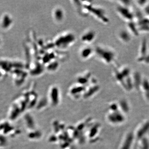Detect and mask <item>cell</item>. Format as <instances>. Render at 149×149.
Masks as SVG:
<instances>
[{"mask_svg": "<svg viewBox=\"0 0 149 149\" xmlns=\"http://www.w3.org/2000/svg\"><path fill=\"white\" fill-rule=\"evenodd\" d=\"M146 57L147 60H145V61L147 64H149V55L148 56H147Z\"/></svg>", "mask_w": 149, "mask_h": 149, "instance_id": "8fae6325", "label": "cell"}, {"mask_svg": "<svg viewBox=\"0 0 149 149\" xmlns=\"http://www.w3.org/2000/svg\"><path fill=\"white\" fill-rule=\"evenodd\" d=\"M82 3L88 10L89 15H92L96 20L105 24L109 23V18L106 11L102 7L95 5L89 1H82Z\"/></svg>", "mask_w": 149, "mask_h": 149, "instance_id": "7a4b0ae2", "label": "cell"}, {"mask_svg": "<svg viewBox=\"0 0 149 149\" xmlns=\"http://www.w3.org/2000/svg\"><path fill=\"white\" fill-rule=\"evenodd\" d=\"M97 34L95 30L92 29L85 30L82 33L80 36V39L81 42L89 45L94 42L96 38Z\"/></svg>", "mask_w": 149, "mask_h": 149, "instance_id": "277c9868", "label": "cell"}, {"mask_svg": "<svg viewBox=\"0 0 149 149\" xmlns=\"http://www.w3.org/2000/svg\"><path fill=\"white\" fill-rule=\"evenodd\" d=\"M94 55L101 61L107 65L112 64L116 58V53L112 48L102 45L94 48Z\"/></svg>", "mask_w": 149, "mask_h": 149, "instance_id": "3957f363", "label": "cell"}, {"mask_svg": "<svg viewBox=\"0 0 149 149\" xmlns=\"http://www.w3.org/2000/svg\"><path fill=\"white\" fill-rule=\"evenodd\" d=\"M116 11L119 16L124 20L130 21L133 19V14L127 7L121 5L118 6L116 8Z\"/></svg>", "mask_w": 149, "mask_h": 149, "instance_id": "52a82bcc", "label": "cell"}, {"mask_svg": "<svg viewBox=\"0 0 149 149\" xmlns=\"http://www.w3.org/2000/svg\"><path fill=\"white\" fill-rule=\"evenodd\" d=\"M118 37L120 41L124 43H127L130 41V37L128 31L125 30H120L118 33Z\"/></svg>", "mask_w": 149, "mask_h": 149, "instance_id": "30bf717a", "label": "cell"}, {"mask_svg": "<svg viewBox=\"0 0 149 149\" xmlns=\"http://www.w3.org/2000/svg\"><path fill=\"white\" fill-rule=\"evenodd\" d=\"M76 41V36L74 33L66 31L57 35L52 43L54 47L57 50L64 51L73 46Z\"/></svg>", "mask_w": 149, "mask_h": 149, "instance_id": "6da1fadb", "label": "cell"}, {"mask_svg": "<svg viewBox=\"0 0 149 149\" xmlns=\"http://www.w3.org/2000/svg\"><path fill=\"white\" fill-rule=\"evenodd\" d=\"M52 16L54 21L57 24L62 23L65 18V13L64 10L61 7H56L53 10Z\"/></svg>", "mask_w": 149, "mask_h": 149, "instance_id": "5b68a950", "label": "cell"}, {"mask_svg": "<svg viewBox=\"0 0 149 149\" xmlns=\"http://www.w3.org/2000/svg\"><path fill=\"white\" fill-rule=\"evenodd\" d=\"M79 54L81 59L88 60L94 55V48L89 45L85 46L80 49Z\"/></svg>", "mask_w": 149, "mask_h": 149, "instance_id": "ba28073f", "label": "cell"}, {"mask_svg": "<svg viewBox=\"0 0 149 149\" xmlns=\"http://www.w3.org/2000/svg\"><path fill=\"white\" fill-rule=\"evenodd\" d=\"M92 73L90 71H85L79 74L77 78V84L86 86L91 83L93 78Z\"/></svg>", "mask_w": 149, "mask_h": 149, "instance_id": "8992f818", "label": "cell"}, {"mask_svg": "<svg viewBox=\"0 0 149 149\" xmlns=\"http://www.w3.org/2000/svg\"><path fill=\"white\" fill-rule=\"evenodd\" d=\"M47 63V65L46 67L47 70L50 72H56L58 69L60 65L58 61L56 59L49 62Z\"/></svg>", "mask_w": 149, "mask_h": 149, "instance_id": "9c48e42d", "label": "cell"}]
</instances>
